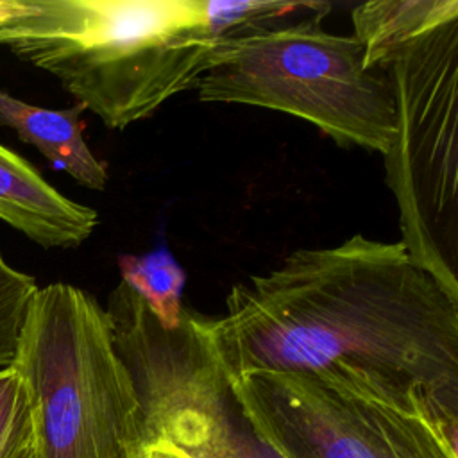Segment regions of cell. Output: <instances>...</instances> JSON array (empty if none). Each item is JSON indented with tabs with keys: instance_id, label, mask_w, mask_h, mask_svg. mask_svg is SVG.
I'll return each mask as SVG.
<instances>
[{
	"instance_id": "1",
	"label": "cell",
	"mask_w": 458,
	"mask_h": 458,
	"mask_svg": "<svg viewBox=\"0 0 458 458\" xmlns=\"http://www.w3.org/2000/svg\"><path fill=\"white\" fill-rule=\"evenodd\" d=\"M209 335L229 377L349 370L458 420V302L401 242L299 249L234 284Z\"/></svg>"
},
{
	"instance_id": "2",
	"label": "cell",
	"mask_w": 458,
	"mask_h": 458,
	"mask_svg": "<svg viewBox=\"0 0 458 458\" xmlns=\"http://www.w3.org/2000/svg\"><path fill=\"white\" fill-rule=\"evenodd\" d=\"M216 39L204 0H25L0 47L54 75L109 129L193 89Z\"/></svg>"
},
{
	"instance_id": "3",
	"label": "cell",
	"mask_w": 458,
	"mask_h": 458,
	"mask_svg": "<svg viewBox=\"0 0 458 458\" xmlns=\"http://www.w3.org/2000/svg\"><path fill=\"white\" fill-rule=\"evenodd\" d=\"M32 458H132L143 417L106 308L70 283L39 286L16 358Z\"/></svg>"
},
{
	"instance_id": "4",
	"label": "cell",
	"mask_w": 458,
	"mask_h": 458,
	"mask_svg": "<svg viewBox=\"0 0 458 458\" xmlns=\"http://www.w3.org/2000/svg\"><path fill=\"white\" fill-rule=\"evenodd\" d=\"M331 5L218 39L195 84L200 102L245 104L313 123L338 147L385 154L395 125L383 70L363 66L352 36L331 34Z\"/></svg>"
},
{
	"instance_id": "5",
	"label": "cell",
	"mask_w": 458,
	"mask_h": 458,
	"mask_svg": "<svg viewBox=\"0 0 458 458\" xmlns=\"http://www.w3.org/2000/svg\"><path fill=\"white\" fill-rule=\"evenodd\" d=\"M229 383L277 458H458V420L356 372H247Z\"/></svg>"
},
{
	"instance_id": "6",
	"label": "cell",
	"mask_w": 458,
	"mask_h": 458,
	"mask_svg": "<svg viewBox=\"0 0 458 458\" xmlns=\"http://www.w3.org/2000/svg\"><path fill=\"white\" fill-rule=\"evenodd\" d=\"M395 109L383 154L408 256L458 302V18L394 48Z\"/></svg>"
},
{
	"instance_id": "7",
	"label": "cell",
	"mask_w": 458,
	"mask_h": 458,
	"mask_svg": "<svg viewBox=\"0 0 458 458\" xmlns=\"http://www.w3.org/2000/svg\"><path fill=\"white\" fill-rule=\"evenodd\" d=\"M143 417V442L165 440L188 458H277L250 429L209 335L186 310L177 327L138 313L116 333Z\"/></svg>"
},
{
	"instance_id": "8",
	"label": "cell",
	"mask_w": 458,
	"mask_h": 458,
	"mask_svg": "<svg viewBox=\"0 0 458 458\" xmlns=\"http://www.w3.org/2000/svg\"><path fill=\"white\" fill-rule=\"evenodd\" d=\"M0 220L43 249H73L98 224V213L64 197L18 152L0 143Z\"/></svg>"
},
{
	"instance_id": "9",
	"label": "cell",
	"mask_w": 458,
	"mask_h": 458,
	"mask_svg": "<svg viewBox=\"0 0 458 458\" xmlns=\"http://www.w3.org/2000/svg\"><path fill=\"white\" fill-rule=\"evenodd\" d=\"M84 111L81 104L64 109L39 107L0 89V127L13 129L23 143L38 148L54 168L66 172L81 186L102 191L109 174L84 140Z\"/></svg>"
},
{
	"instance_id": "10",
	"label": "cell",
	"mask_w": 458,
	"mask_h": 458,
	"mask_svg": "<svg viewBox=\"0 0 458 458\" xmlns=\"http://www.w3.org/2000/svg\"><path fill=\"white\" fill-rule=\"evenodd\" d=\"M458 18V0H376L352 9V38L363 66L377 70L394 48Z\"/></svg>"
},
{
	"instance_id": "11",
	"label": "cell",
	"mask_w": 458,
	"mask_h": 458,
	"mask_svg": "<svg viewBox=\"0 0 458 458\" xmlns=\"http://www.w3.org/2000/svg\"><path fill=\"white\" fill-rule=\"evenodd\" d=\"M122 283L129 286L156 315L161 326L172 329L181 324L186 270L168 247L161 245L145 254H122L118 259Z\"/></svg>"
},
{
	"instance_id": "12",
	"label": "cell",
	"mask_w": 458,
	"mask_h": 458,
	"mask_svg": "<svg viewBox=\"0 0 458 458\" xmlns=\"http://www.w3.org/2000/svg\"><path fill=\"white\" fill-rule=\"evenodd\" d=\"M32 276L11 267L0 252V370L13 365L29 308L38 292Z\"/></svg>"
},
{
	"instance_id": "13",
	"label": "cell",
	"mask_w": 458,
	"mask_h": 458,
	"mask_svg": "<svg viewBox=\"0 0 458 458\" xmlns=\"http://www.w3.org/2000/svg\"><path fill=\"white\" fill-rule=\"evenodd\" d=\"M30 449L27 397L14 367L0 370V458H20Z\"/></svg>"
},
{
	"instance_id": "14",
	"label": "cell",
	"mask_w": 458,
	"mask_h": 458,
	"mask_svg": "<svg viewBox=\"0 0 458 458\" xmlns=\"http://www.w3.org/2000/svg\"><path fill=\"white\" fill-rule=\"evenodd\" d=\"M132 458H188L177 447L165 440H147Z\"/></svg>"
},
{
	"instance_id": "15",
	"label": "cell",
	"mask_w": 458,
	"mask_h": 458,
	"mask_svg": "<svg viewBox=\"0 0 458 458\" xmlns=\"http://www.w3.org/2000/svg\"><path fill=\"white\" fill-rule=\"evenodd\" d=\"M25 9V0H0V29L20 16Z\"/></svg>"
}]
</instances>
